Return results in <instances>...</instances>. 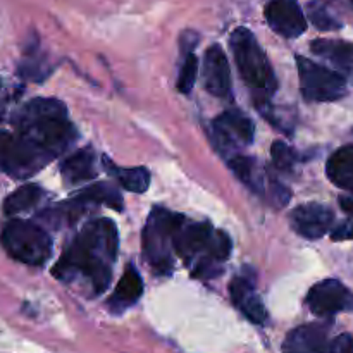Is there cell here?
I'll list each match as a JSON object with an SVG mask.
<instances>
[{
    "label": "cell",
    "mask_w": 353,
    "mask_h": 353,
    "mask_svg": "<svg viewBox=\"0 0 353 353\" xmlns=\"http://www.w3.org/2000/svg\"><path fill=\"white\" fill-rule=\"evenodd\" d=\"M117 247L119 234L112 221L105 217L90 221L55 264L54 276L61 281L81 276L90 283L93 295H100L110 283Z\"/></svg>",
    "instance_id": "6da1fadb"
},
{
    "label": "cell",
    "mask_w": 353,
    "mask_h": 353,
    "mask_svg": "<svg viewBox=\"0 0 353 353\" xmlns=\"http://www.w3.org/2000/svg\"><path fill=\"white\" fill-rule=\"evenodd\" d=\"M14 126L19 137L50 161L68 150L78 138V131L68 117V107L55 99L30 100L16 112Z\"/></svg>",
    "instance_id": "7a4b0ae2"
},
{
    "label": "cell",
    "mask_w": 353,
    "mask_h": 353,
    "mask_svg": "<svg viewBox=\"0 0 353 353\" xmlns=\"http://www.w3.org/2000/svg\"><path fill=\"white\" fill-rule=\"evenodd\" d=\"M230 45L243 81L262 99L272 95L278 86L274 71L254 33L247 28H236L231 33Z\"/></svg>",
    "instance_id": "3957f363"
},
{
    "label": "cell",
    "mask_w": 353,
    "mask_h": 353,
    "mask_svg": "<svg viewBox=\"0 0 353 353\" xmlns=\"http://www.w3.org/2000/svg\"><path fill=\"white\" fill-rule=\"evenodd\" d=\"M0 241L14 261L33 268L43 265L52 255V238L47 231L30 221H9L3 226Z\"/></svg>",
    "instance_id": "277c9868"
},
{
    "label": "cell",
    "mask_w": 353,
    "mask_h": 353,
    "mask_svg": "<svg viewBox=\"0 0 353 353\" xmlns=\"http://www.w3.org/2000/svg\"><path fill=\"white\" fill-rule=\"evenodd\" d=\"M183 216L155 207L143 230V255L157 274L169 276L174 269L172 259V234Z\"/></svg>",
    "instance_id": "5b68a950"
},
{
    "label": "cell",
    "mask_w": 353,
    "mask_h": 353,
    "mask_svg": "<svg viewBox=\"0 0 353 353\" xmlns=\"http://www.w3.org/2000/svg\"><path fill=\"white\" fill-rule=\"evenodd\" d=\"M300 76V88L307 102H334L347 95V79L334 69L310 61V59L296 57Z\"/></svg>",
    "instance_id": "8992f818"
},
{
    "label": "cell",
    "mask_w": 353,
    "mask_h": 353,
    "mask_svg": "<svg viewBox=\"0 0 353 353\" xmlns=\"http://www.w3.org/2000/svg\"><path fill=\"white\" fill-rule=\"evenodd\" d=\"M50 162L19 134L0 130V171L16 179L31 178Z\"/></svg>",
    "instance_id": "52a82bcc"
},
{
    "label": "cell",
    "mask_w": 353,
    "mask_h": 353,
    "mask_svg": "<svg viewBox=\"0 0 353 353\" xmlns=\"http://www.w3.org/2000/svg\"><path fill=\"white\" fill-rule=\"evenodd\" d=\"M214 230L209 223H188L183 217L172 234V250L188 262L200 255H202L200 261H210L209 250Z\"/></svg>",
    "instance_id": "ba28073f"
},
{
    "label": "cell",
    "mask_w": 353,
    "mask_h": 353,
    "mask_svg": "<svg viewBox=\"0 0 353 353\" xmlns=\"http://www.w3.org/2000/svg\"><path fill=\"white\" fill-rule=\"evenodd\" d=\"M214 138L221 150H238L254 141L255 126L240 110H226L212 123Z\"/></svg>",
    "instance_id": "9c48e42d"
},
{
    "label": "cell",
    "mask_w": 353,
    "mask_h": 353,
    "mask_svg": "<svg viewBox=\"0 0 353 353\" xmlns=\"http://www.w3.org/2000/svg\"><path fill=\"white\" fill-rule=\"evenodd\" d=\"M307 305L316 316L331 317L341 310L352 309L353 295L343 283L336 279H326L310 288L307 295Z\"/></svg>",
    "instance_id": "30bf717a"
},
{
    "label": "cell",
    "mask_w": 353,
    "mask_h": 353,
    "mask_svg": "<svg viewBox=\"0 0 353 353\" xmlns=\"http://www.w3.org/2000/svg\"><path fill=\"white\" fill-rule=\"evenodd\" d=\"M268 24L285 38H296L305 33L307 19L299 0H269L265 6Z\"/></svg>",
    "instance_id": "8fae6325"
},
{
    "label": "cell",
    "mask_w": 353,
    "mask_h": 353,
    "mask_svg": "<svg viewBox=\"0 0 353 353\" xmlns=\"http://www.w3.org/2000/svg\"><path fill=\"white\" fill-rule=\"evenodd\" d=\"M334 214L323 203H303L290 214L292 228L307 240H319L331 230Z\"/></svg>",
    "instance_id": "7c38bea8"
},
{
    "label": "cell",
    "mask_w": 353,
    "mask_h": 353,
    "mask_svg": "<svg viewBox=\"0 0 353 353\" xmlns=\"http://www.w3.org/2000/svg\"><path fill=\"white\" fill-rule=\"evenodd\" d=\"M203 86L207 92L219 99H226L231 93V71L226 54L219 45L207 48L203 57Z\"/></svg>",
    "instance_id": "4fadbf2b"
},
{
    "label": "cell",
    "mask_w": 353,
    "mask_h": 353,
    "mask_svg": "<svg viewBox=\"0 0 353 353\" xmlns=\"http://www.w3.org/2000/svg\"><path fill=\"white\" fill-rule=\"evenodd\" d=\"M330 323H310L290 331L283 343V353H327Z\"/></svg>",
    "instance_id": "5bb4252c"
},
{
    "label": "cell",
    "mask_w": 353,
    "mask_h": 353,
    "mask_svg": "<svg viewBox=\"0 0 353 353\" xmlns=\"http://www.w3.org/2000/svg\"><path fill=\"white\" fill-rule=\"evenodd\" d=\"M230 293L234 305L241 310V314L248 321H252L254 324H265V321H268V310H265L261 296L255 293L254 283L248 281L245 276H238V278H234L231 281Z\"/></svg>",
    "instance_id": "9a60e30c"
},
{
    "label": "cell",
    "mask_w": 353,
    "mask_h": 353,
    "mask_svg": "<svg viewBox=\"0 0 353 353\" xmlns=\"http://www.w3.org/2000/svg\"><path fill=\"white\" fill-rule=\"evenodd\" d=\"M141 293H143V281H141L140 272L137 271L134 265H128L123 278L114 290L112 296L109 299V309L116 314L124 312L133 303L138 302Z\"/></svg>",
    "instance_id": "2e32d148"
},
{
    "label": "cell",
    "mask_w": 353,
    "mask_h": 353,
    "mask_svg": "<svg viewBox=\"0 0 353 353\" xmlns=\"http://www.w3.org/2000/svg\"><path fill=\"white\" fill-rule=\"evenodd\" d=\"M61 174L65 185L69 186L79 185V183L95 178V154H93L92 148H83V150L69 155L61 164Z\"/></svg>",
    "instance_id": "e0dca14e"
},
{
    "label": "cell",
    "mask_w": 353,
    "mask_h": 353,
    "mask_svg": "<svg viewBox=\"0 0 353 353\" xmlns=\"http://www.w3.org/2000/svg\"><path fill=\"white\" fill-rule=\"evenodd\" d=\"M326 174L334 186L353 192V145H345L331 155Z\"/></svg>",
    "instance_id": "ac0fdd59"
},
{
    "label": "cell",
    "mask_w": 353,
    "mask_h": 353,
    "mask_svg": "<svg viewBox=\"0 0 353 353\" xmlns=\"http://www.w3.org/2000/svg\"><path fill=\"white\" fill-rule=\"evenodd\" d=\"M314 54L327 59L353 78V43L341 40H316L310 45Z\"/></svg>",
    "instance_id": "d6986e66"
},
{
    "label": "cell",
    "mask_w": 353,
    "mask_h": 353,
    "mask_svg": "<svg viewBox=\"0 0 353 353\" xmlns=\"http://www.w3.org/2000/svg\"><path fill=\"white\" fill-rule=\"evenodd\" d=\"M196 40H199V38H196V34H193L192 31L186 33L185 38L181 40L183 62L178 74V90L181 93H185V95H188L193 90L196 81V74H199V61H196L195 54H193Z\"/></svg>",
    "instance_id": "ffe728a7"
},
{
    "label": "cell",
    "mask_w": 353,
    "mask_h": 353,
    "mask_svg": "<svg viewBox=\"0 0 353 353\" xmlns=\"http://www.w3.org/2000/svg\"><path fill=\"white\" fill-rule=\"evenodd\" d=\"M103 165H105V171L109 172L112 178H116L121 183L124 190L133 193H143L147 192V188L150 186V172L145 168H117L112 164V161L107 157H103Z\"/></svg>",
    "instance_id": "44dd1931"
},
{
    "label": "cell",
    "mask_w": 353,
    "mask_h": 353,
    "mask_svg": "<svg viewBox=\"0 0 353 353\" xmlns=\"http://www.w3.org/2000/svg\"><path fill=\"white\" fill-rule=\"evenodd\" d=\"M230 169L236 174V178L241 183L248 186V188L254 190L255 193H264L265 192V174L259 164L255 162V159L245 157V155H233L230 159Z\"/></svg>",
    "instance_id": "7402d4cb"
},
{
    "label": "cell",
    "mask_w": 353,
    "mask_h": 353,
    "mask_svg": "<svg viewBox=\"0 0 353 353\" xmlns=\"http://www.w3.org/2000/svg\"><path fill=\"white\" fill-rule=\"evenodd\" d=\"M45 196V192L38 185H24L17 188L12 195H9L3 202V212L7 216H16V214L30 210L31 207L38 205L41 199Z\"/></svg>",
    "instance_id": "603a6c76"
},
{
    "label": "cell",
    "mask_w": 353,
    "mask_h": 353,
    "mask_svg": "<svg viewBox=\"0 0 353 353\" xmlns=\"http://www.w3.org/2000/svg\"><path fill=\"white\" fill-rule=\"evenodd\" d=\"M17 71H19L21 78L28 79V81L40 83L50 74V65H48L47 57L34 45L33 48H28L26 54L23 55V61H21Z\"/></svg>",
    "instance_id": "cb8c5ba5"
},
{
    "label": "cell",
    "mask_w": 353,
    "mask_h": 353,
    "mask_svg": "<svg viewBox=\"0 0 353 353\" xmlns=\"http://www.w3.org/2000/svg\"><path fill=\"white\" fill-rule=\"evenodd\" d=\"M76 199L85 203H103L116 210L123 209V196L114 186L107 185V183H97V185L81 190Z\"/></svg>",
    "instance_id": "d4e9b609"
},
{
    "label": "cell",
    "mask_w": 353,
    "mask_h": 353,
    "mask_svg": "<svg viewBox=\"0 0 353 353\" xmlns=\"http://www.w3.org/2000/svg\"><path fill=\"white\" fill-rule=\"evenodd\" d=\"M309 17L316 28L323 31H331V30H340L341 23L333 16V14L327 10V7L321 2H310L309 6Z\"/></svg>",
    "instance_id": "484cf974"
},
{
    "label": "cell",
    "mask_w": 353,
    "mask_h": 353,
    "mask_svg": "<svg viewBox=\"0 0 353 353\" xmlns=\"http://www.w3.org/2000/svg\"><path fill=\"white\" fill-rule=\"evenodd\" d=\"M271 157L272 164H274L276 169L283 172L293 171V168L296 165V154L293 152L292 147H288L283 141H276L271 147Z\"/></svg>",
    "instance_id": "4316f807"
},
{
    "label": "cell",
    "mask_w": 353,
    "mask_h": 353,
    "mask_svg": "<svg viewBox=\"0 0 353 353\" xmlns=\"http://www.w3.org/2000/svg\"><path fill=\"white\" fill-rule=\"evenodd\" d=\"M231 254V238L224 231H214L212 245L209 250V259L216 264H223Z\"/></svg>",
    "instance_id": "83f0119b"
},
{
    "label": "cell",
    "mask_w": 353,
    "mask_h": 353,
    "mask_svg": "<svg viewBox=\"0 0 353 353\" xmlns=\"http://www.w3.org/2000/svg\"><path fill=\"white\" fill-rule=\"evenodd\" d=\"M327 353H353V338L352 334L343 333L334 338L330 343Z\"/></svg>",
    "instance_id": "f1b7e54d"
},
{
    "label": "cell",
    "mask_w": 353,
    "mask_h": 353,
    "mask_svg": "<svg viewBox=\"0 0 353 353\" xmlns=\"http://www.w3.org/2000/svg\"><path fill=\"white\" fill-rule=\"evenodd\" d=\"M331 238L336 241L340 240H353V214H350V219L341 223L336 230L333 231Z\"/></svg>",
    "instance_id": "f546056e"
},
{
    "label": "cell",
    "mask_w": 353,
    "mask_h": 353,
    "mask_svg": "<svg viewBox=\"0 0 353 353\" xmlns=\"http://www.w3.org/2000/svg\"><path fill=\"white\" fill-rule=\"evenodd\" d=\"M10 102H12V93H10V90L0 79V121H3L7 117V110H9Z\"/></svg>",
    "instance_id": "4dcf8cb0"
},
{
    "label": "cell",
    "mask_w": 353,
    "mask_h": 353,
    "mask_svg": "<svg viewBox=\"0 0 353 353\" xmlns=\"http://www.w3.org/2000/svg\"><path fill=\"white\" fill-rule=\"evenodd\" d=\"M340 205L345 212L353 214V196H341L340 199Z\"/></svg>",
    "instance_id": "1f68e13d"
}]
</instances>
